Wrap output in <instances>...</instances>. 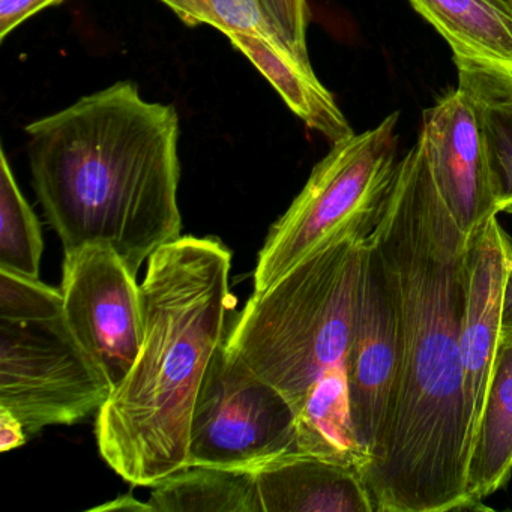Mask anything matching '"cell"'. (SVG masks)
Segmentation results:
<instances>
[{"instance_id":"1","label":"cell","mask_w":512,"mask_h":512,"mask_svg":"<svg viewBox=\"0 0 512 512\" xmlns=\"http://www.w3.org/2000/svg\"><path fill=\"white\" fill-rule=\"evenodd\" d=\"M400 323L391 413L362 479L376 512L479 509L466 490L461 320L470 239L415 146L370 233Z\"/></svg>"},{"instance_id":"2","label":"cell","mask_w":512,"mask_h":512,"mask_svg":"<svg viewBox=\"0 0 512 512\" xmlns=\"http://www.w3.org/2000/svg\"><path fill=\"white\" fill-rule=\"evenodd\" d=\"M35 193L65 253L113 248L134 275L181 236L179 116L119 82L26 127Z\"/></svg>"},{"instance_id":"3","label":"cell","mask_w":512,"mask_h":512,"mask_svg":"<svg viewBox=\"0 0 512 512\" xmlns=\"http://www.w3.org/2000/svg\"><path fill=\"white\" fill-rule=\"evenodd\" d=\"M230 268L217 238L179 236L149 257L142 347L95 422L101 457L130 484L155 487L188 466L197 395L235 314Z\"/></svg>"},{"instance_id":"4","label":"cell","mask_w":512,"mask_h":512,"mask_svg":"<svg viewBox=\"0 0 512 512\" xmlns=\"http://www.w3.org/2000/svg\"><path fill=\"white\" fill-rule=\"evenodd\" d=\"M370 233L314 251L233 314L227 347L296 413L328 371L346 365Z\"/></svg>"},{"instance_id":"5","label":"cell","mask_w":512,"mask_h":512,"mask_svg":"<svg viewBox=\"0 0 512 512\" xmlns=\"http://www.w3.org/2000/svg\"><path fill=\"white\" fill-rule=\"evenodd\" d=\"M392 113L377 127L334 143L311 172L257 257L254 292H263L314 251L352 232H373L398 167Z\"/></svg>"},{"instance_id":"6","label":"cell","mask_w":512,"mask_h":512,"mask_svg":"<svg viewBox=\"0 0 512 512\" xmlns=\"http://www.w3.org/2000/svg\"><path fill=\"white\" fill-rule=\"evenodd\" d=\"M112 392L64 316L0 320V406L20 419L28 436L83 421L100 412Z\"/></svg>"},{"instance_id":"7","label":"cell","mask_w":512,"mask_h":512,"mask_svg":"<svg viewBox=\"0 0 512 512\" xmlns=\"http://www.w3.org/2000/svg\"><path fill=\"white\" fill-rule=\"evenodd\" d=\"M296 452L289 400L227 347L215 352L194 406L188 466L259 470Z\"/></svg>"},{"instance_id":"8","label":"cell","mask_w":512,"mask_h":512,"mask_svg":"<svg viewBox=\"0 0 512 512\" xmlns=\"http://www.w3.org/2000/svg\"><path fill=\"white\" fill-rule=\"evenodd\" d=\"M136 277L107 245H85L65 253V322L113 391L133 368L145 334Z\"/></svg>"},{"instance_id":"9","label":"cell","mask_w":512,"mask_h":512,"mask_svg":"<svg viewBox=\"0 0 512 512\" xmlns=\"http://www.w3.org/2000/svg\"><path fill=\"white\" fill-rule=\"evenodd\" d=\"M437 191L472 241L499 215L502 182L481 103L466 89L449 92L425 110L415 142Z\"/></svg>"},{"instance_id":"10","label":"cell","mask_w":512,"mask_h":512,"mask_svg":"<svg viewBox=\"0 0 512 512\" xmlns=\"http://www.w3.org/2000/svg\"><path fill=\"white\" fill-rule=\"evenodd\" d=\"M400 361V323L394 293L368 236L346 374L353 424L359 442L371 457L391 413Z\"/></svg>"},{"instance_id":"11","label":"cell","mask_w":512,"mask_h":512,"mask_svg":"<svg viewBox=\"0 0 512 512\" xmlns=\"http://www.w3.org/2000/svg\"><path fill=\"white\" fill-rule=\"evenodd\" d=\"M511 266L512 239L496 215L473 236L466 257L460 349L467 457L493 379L500 346L503 295Z\"/></svg>"},{"instance_id":"12","label":"cell","mask_w":512,"mask_h":512,"mask_svg":"<svg viewBox=\"0 0 512 512\" xmlns=\"http://www.w3.org/2000/svg\"><path fill=\"white\" fill-rule=\"evenodd\" d=\"M451 47L460 88L512 104V14L494 0H409Z\"/></svg>"},{"instance_id":"13","label":"cell","mask_w":512,"mask_h":512,"mask_svg":"<svg viewBox=\"0 0 512 512\" xmlns=\"http://www.w3.org/2000/svg\"><path fill=\"white\" fill-rule=\"evenodd\" d=\"M265 512H376L361 472L290 452L256 470Z\"/></svg>"},{"instance_id":"14","label":"cell","mask_w":512,"mask_h":512,"mask_svg":"<svg viewBox=\"0 0 512 512\" xmlns=\"http://www.w3.org/2000/svg\"><path fill=\"white\" fill-rule=\"evenodd\" d=\"M227 38L250 59L307 127L322 134L332 145L355 134L331 92L314 74L310 59L293 52L284 41L265 35L235 34Z\"/></svg>"},{"instance_id":"15","label":"cell","mask_w":512,"mask_h":512,"mask_svg":"<svg viewBox=\"0 0 512 512\" xmlns=\"http://www.w3.org/2000/svg\"><path fill=\"white\" fill-rule=\"evenodd\" d=\"M512 475V341H500L466 467V490L478 508Z\"/></svg>"},{"instance_id":"16","label":"cell","mask_w":512,"mask_h":512,"mask_svg":"<svg viewBox=\"0 0 512 512\" xmlns=\"http://www.w3.org/2000/svg\"><path fill=\"white\" fill-rule=\"evenodd\" d=\"M296 452L353 467L361 475L370 463L353 424L346 365L328 371L296 413Z\"/></svg>"},{"instance_id":"17","label":"cell","mask_w":512,"mask_h":512,"mask_svg":"<svg viewBox=\"0 0 512 512\" xmlns=\"http://www.w3.org/2000/svg\"><path fill=\"white\" fill-rule=\"evenodd\" d=\"M154 512H265L253 470L187 466L155 485Z\"/></svg>"},{"instance_id":"18","label":"cell","mask_w":512,"mask_h":512,"mask_svg":"<svg viewBox=\"0 0 512 512\" xmlns=\"http://www.w3.org/2000/svg\"><path fill=\"white\" fill-rule=\"evenodd\" d=\"M44 242L37 215L23 197L7 154H0V269L40 277Z\"/></svg>"},{"instance_id":"19","label":"cell","mask_w":512,"mask_h":512,"mask_svg":"<svg viewBox=\"0 0 512 512\" xmlns=\"http://www.w3.org/2000/svg\"><path fill=\"white\" fill-rule=\"evenodd\" d=\"M187 25H208L230 37L259 34L281 40L260 0H160ZM283 41V40H281Z\"/></svg>"},{"instance_id":"20","label":"cell","mask_w":512,"mask_h":512,"mask_svg":"<svg viewBox=\"0 0 512 512\" xmlns=\"http://www.w3.org/2000/svg\"><path fill=\"white\" fill-rule=\"evenodd\" d=\"M64 316V293L41 283L0 269V320L41 322Z\"/></svg>"},{"instance_id":"21","label":"cell","mask_w":512,"mask_h":512,"mask_svg":"<svg viewBox=\"0 0 512 512\" xmlns=\"http://www.w3.org/2000/svg\"><path fill=\"white\" fill-rule=\"evenodd\" d=\"M478 100V98H476ZM479 101V100H478ZM481 103L502 182L499 214L512 215V104Z\"/></svg>"},{"instance_id":"22","label":"cell","mask_w":512,"mask_h":512,"mask_svg":"<svg viewBox=\"0 0 512 512\" xmlns=\"http://www.w3.org/2000/svg\"><path fill=\"white\" fill-rule=\"evenodd\" d=\"M281 40L302 58L307 53V0H260Z\"/></svg>"},{"instance_id":"23","label":"cell","mask_w":512,"mask_h":512,"mask_svg":"<svg viewBox=\"0 0 512 512\" xmlns=\"http://www.w3.org/2000/svg\"><path fill=\"white\" fill-rule=\"evenodd\" d=\"M61 2L62 0H0V40L4 41L8 34L19 28L29 17Z\"/></svg>"},{"instance_id":"24","label":"cell","mask_w":512,"mask_h":512,"mask_svg":"<svg viewBox=\"0 0 512 512\" xmlns=\"http://www.w3.org/2000/svg\"><path fill=\"white\" fill-rule=\"evenodd\" d=\"M28 433L20 419L0 406V452H10L28 442Z\"/></svg>"},{"instance_id":"25","label":"cell","mask_w":512,"mask_h":512,"mask_svg":"<svg viewBox=\"0 0 512 512\" xmlns=\"http://www.w3.org/2000/svg\"><path fill=\"white\" fill-rule=\"evenodd\" d=\"M92 512H110V511H128V512H154L152 506L148 503L140 502L136 497L131 494H122L116 497L112 502L104 503V505L97 506L91 509Z\"/></svg>"},{"instance_id":"26","label":"cell","mask_w":512,"mask_h":512,"mask_svg":"<svg viewBox=\"0 0 512 512\" xmlns=\"http://www.w3.org/2000/svg\"><path fill=\"white\" fill-rule=\"evenodd\" d=\"M500 341H512V266L506 280L505 295H503Z\"/></svg>"},{"instance_id":"27","label":"cell","mask_w":512,"mask_h":512,"mask_svg":"<svg viewBox=\"0 0 512 512\" xmlns=\"http://www.w3.org/2000/svg\"><path fill=\"white\" fill-rule=\"evenodd\" d=\"M500 7L505 8L506 11L512 14V0H494Z\"/></svg>"}]
</instances>
